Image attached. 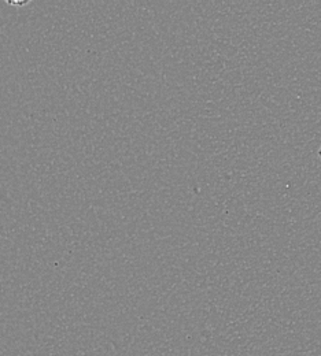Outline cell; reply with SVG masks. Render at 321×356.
Listing matches in <instances>:
<instances>
[{"instance_id": "1", "label": "cell", "mask_w": 321, "mask_h": 356, "mask_svg": "<svg viewBox=\"0 0 321 356\" xmlns=\"http://www.w3.org/2000/svg\"><path fill=\"white\" fill-rule=\"evenodd\" d=\"M319 156H320V159H321V145H320V148H319Z\"/></svg>"}]
</instances>
